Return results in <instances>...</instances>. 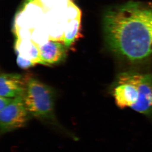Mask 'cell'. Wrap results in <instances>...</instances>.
Wrapping results in <instances>:
<instances>
[{
  "label": "cell",
  "mask_w": 152,
  "mask_h": 152,
  "mask_svg": "<svg viewBox=\"0 0 152 152\" xmlns=\"http://www.w3.org/2000/svg\"><path fill=\"white\" fill-rule=\"evenodd\" d=\"M40 56L44 65L58 64L67 57V48L61 42L49 40L39 47Z\"/></svg>",
  "instance_id": "52a82bcc"
},
{
  "label": "cell",
  "mask_w": 152,
  "mask_h": 152,
  "mask_svg": "<svg viewBox=\"0 0 152 152\" xmlns=\"http://www.w3.org/2000/svg\"><path fill=\"white\" fill-rule=\"evenodd\" d=\"M31 39L39 47L50 40V36L46 23L32 31Z\"/></svg>",
  "instance_id": "30bf717a"
},
{
  "label": "cell",
  "mask_w": 152,
  "mask_h": 152,
  "mask_svg": "<svg viewBox=\"0 0 152 152\" xmlns=\"http://www.w3.org/2000/svg\"><path fill=\"white\" fill-rule=\"evenodd\" d=\"M116 104L152 116V75L135 72L120 74L113 90Z\"/></svg>",
  "instance_id": "7a4b0ae2"
},
{
  "label": "cell",
  "mask_w": 152,
  "mask_h": 152,
  "mask_svg": "<svg viewBox=\"0 0 152 152\" xmlns=\"http://www.w3.org/2000/svg\"><path fill=\"white\" fill-rule=\"evenodd\" d=\"M17 64L21 69H26L32 67L36 65V64L33 62L23 58L20 56H17Z\"/></svg>",
  "instance_id": "4fadbf2b"
},
{
  "label": "cell",
  "mask_w": 152,
  "mask_h": 152,
  "mask_svg": "<svg viewBox=\"0 0 152 152\" xmlns=\"http://www.w3.org/2000/svg\"><path fill=\"white\" fill-rule=\"evenodd\" d=\"M14 50L17 56L33 62L43 65L40 56L39 47L31 39H16Z\"/></svg>",
  "instance_id": "ba28073f"
},
{
  "label": "cell",
  "mask_w": 152,
  "mask_h": 152,
  "mask_svg": "<svg viewBox=\"0 0 152 152\" xmlns=\"http://www.w3.org/2000/svg\"><path fill=\"white\" fill-rule=\"evenodd\" d=\"M55 96L54 90L51 87L36 78L27 76L26 91L23 96L31 116L60 127L55 116Z\"/></svg>",
  "instance_id": "3957f363"
},
{
  "label": "cell",
  "mask_w": 152,
  "mask_h": 152,
  "mask_svg": "<svg viewBox=\"0 0 152 152\" xmlns=\"http://www.w3.org/2000/svg\"><path fill=\"white\" fill-rule=\"evenodd\" d=\"M106 43L115 54L132 62L152 56V4L130 1L104 14Z\"/></svg>",
  "instance_id": "6da1fadb"
},
{
  "label": "cell",
  "mask_w": 152,
  "mask_h": 152,
  "mask_svg": "<svg viewBox=\"0 0 152 152\" xmlns=\"http://www.w3.org/2000/svg\"><path fill=\"white\" fill-rule=\"evenodd\" d=\"M6 97H0V111L2 110L12 102L13 99Z\"/></svg>",
  "instance_id": "5bb4252c"
},
{
  "label": "cell",
  "mask_w": 152,
  "mask_h": 152,
  "mask_svg": "<svg viewBox=\"0 0 152 152\" xmlns=\"http://www.w3.org/2000/svg\"><path fill=\"white\" fill-rule=\"evenodd\" d=\"M45 12L53 9H64L72 0H36Z\"/></svg>",
  "instance_id": "8fae6325"
},
{
  "label": "cell",
  "mask_w": 152,
  "mask_h": 152,
  "mask_svg": "<svg viewBox=\"0 0 152 152\" xmlns=\"http://www.w3.org/2000/svg\"><path fill=\"white\" fill-rule=\"evenodd\" d=\"M81 12L73 1L70 2L65 11V16L67 20L81 18Z\"/></svg>",
  "instance_id": "7c38bea8"
},
{
  "label": "cell",
  "mask_w": 152,
  "mask_h": 152,
  "mask_svg": "<svg viewBox=\"0 0 152 152\" xmlns=\"http://www.w3.org/2000/svg\"><path fill=\"white\" fill-rule=\"evenodd\" d=\"M81 19L70 20L66 23L64 31L63 43L67 49L73 45L80 37Z\"/></svg>",
  "instance_id": "9c48e42d"
},
{
  "label": "cell",
  "mask_w": 152,
  "mask_h": 152,
  "mask_svg": "<svg viewBox=\"0 0 152 152\" xmlns=\"http://www.w3.org/2000/svg\"><path fill=\"white\" fill-rule=\"evenodd\" d=\"M45 23V13L36 0H27L15 18L14 28L32 31Z\"/></svg>",
  "instance_id": "5b68a950"
},
{
  "label": "cell",
  "mask_w": 152,
  "mask_h": 152,
  "mask_svg": "<svg viewBox=\"0 0 152 152\" xmlns=\"http://www.w3.org/2000/svg\"><path fill=\"white\" fill-rule=\"evenodd\" d=\"M31 117L25 105L23 96L14 98L10 104L0 111L1 135L23 127Z\"/></svg>",
  "instance_id": "277c9868"
},
{
  "label": "cell",
  "mask_w": 152,
  "mask_h": 152,
  "mask_svg": "<svg viewBox=\"0 0 152 152\" xmlns=\"http://www.w3.org/2000/svg\"><path fill=\"white\" fill-rule=\"evenodd\" d=\"M27 76L17 73H3L0 77V95L6 97L23 96L26 86Z\"/></svg>",
  "instance_id": "8992f818"
}]
</instances>
